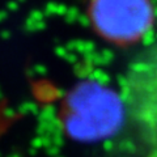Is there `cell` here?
<instances>
[{
    "instance_id": "obj_1",
    "label": "cell",
    "mask_w": 157,
    "mask_h": 157,
    "mask_svg": "<svg viewBox=\"0 0 157 157\" xmlns=\"http://www.w3.org/2000/svg\"><path fill=\"white\" fill-rule=\"evenodd\" d=\"M126 123L143 157H157V45L137 56L122 89Z\"/></svg>"
},
{
    "instance_id": "obj_2",
    "label": "cell",
    "mask_w": 157,
    "mask_h": 157,
    "mask_svg": "<svg viewBox=\"0 0 157 157\" xmlns=\"http://www.w3.org/2000/svg\"><path fill=\"white\" fill-rule=\"evenodd\" d=\"M88 14L98 36L119 46L139 42L155 22L151 0H89Z\"/></svg>"
}]
</instances>
